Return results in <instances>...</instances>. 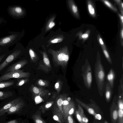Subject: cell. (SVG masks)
I'll return each mask as SVG.
<instances>
[{
  "label": "cell",
  "mask_w": 123,
  "mask_h": 123,
  "mask_svg": "<svg viewBox=\"0 0 123 123\" xmlns=\"http://www.w3.org/2000/svg\"><path fill=\"white\" fill-rule=\"evenodd\" d=\"M103 52L106 57L107 58H109V55L107 51L105 50H104Z\"/></svg>",
  "instance_id": "obj_35"
},
{
  "label": "cell",
  "mask_w": 123,
  "mask_h": 123,
  "mask_svg": "<svg viewBox=\"0 0 123 123\" xmlns=\"http://www.w3.org/2000/svg\"><path fill=\"white\" fill-rule=\"evenodd\" d=\"M107 79L109 81H111L114 78V75L113 74L111 73H110L107 75Z\"/></svg>",
  "instance_id": "obj_30"
},
{
  "label": "cell",
  "mask_w": 123,
  "mask_h": 123,
  "mask_svg": "<svg viewBox=\"0 0 123 123\" xmlns=\"http://www.w3.org/2000/svg\"><path fill=\"white\" fill-rule=\"evenodd\" d=\"M72 9L74 13H76L77 12V7L74 5H73L72 6Z\"/></svg>",
  "instance_id": "obj_31"
},
{
  "label": "cell",
  "mask_w": 123,
  "mask_h": 123,
  "mask_svg": "<svg viewBox=\"0 0 123 123\" xmlns=\"http://www.w3.org/2000/svg\"><path fill=\"white\" fill-rule=\"evenodd\" d=\"M99 41L101 45H103L104 44L103 42L102 41V39L100 38L99 39Z\"/></svg>",
  "instance_id": "obj_42"
},
{
  "label": "cell",
  "mask_w": 123,
  "mask_h": 123,
  "mask_svg": "<svg viewBox=\"0 0 123 123\" xmlns=\"http://www.w3.org/2000/svg\"><path fill=\"white\" fill-rule=\"evenodd\" d=\"M8 51V49L0 54V62L6 55Z\"/></svg>",
  "instance_id": "obj_26"
},
{
  "label": "cell",
  "mask_w": 123,
  "mask_h": 123,
  "mask_svg": "<svg viewBox=\"0 0 123 123\" xmlns=\"http://www.w3.org/2000/svg\"></svg>",
  "instance_id": "obj_52"
},
{
  "label": "cell",
  "mask_w": 123,
  "mask_h": 123,
  "mask_svg": "<svg viewBox=\"0 0 123 123\" xmlns=\"http://www.w3.org/2000/svg\"><path fill=\"white\" fill-rule=\"evenodd\" d=\"M28 72H24L21 70L14 71L4 74L0 76V82L9 80L11 78H26L29 75Z\"/></svg>",
  "instance_id": "obj_3"
},
{
  "label": "cell",
  "mask_w": 123,
  "mask_h": 123,
  "mask_svg": "<svg viewBox=\"0 0 123 123\" xmlns=\"http://www.w3.org/2000/svg\"><path fill=\"white\" fill-rule=\"evenodd\" d=\"M43 61L45 64L47 66H50L49 61L48 58L45 55H43Z\"/></svg>",
  "instance_id": "obj_22"
},
{
  "label": "cell",
  "mask_w": 123,
  "mask_h": 123,
  "mask_svg": "<svg viewBox=\"0 0 123 123\" xmlns=\"http://www.w3.org/2000/svg\"><path fill=\"white\" fill-rule=\"evenodd\" d=\"M118 108L119 109L123 110V103L122 100H120L118 102Z\"/></svg>",
  "instance_id": "obj_28"
},
{
  "label": "cell",
  "mask_w": 123,
  "mask_h": 123,
  "mask_svg": "<svg viewBox=\"0 0 123 123\" xmlns=\"http://www.w3.org/2000/svg\"><path fill=\"white\" fill-rule=\"evenodd\" d=\"M117 107L113 104L111 107L110 114L111 123H116L118 118Z\"/></svg>",
  "instance_id": "obj_12"
},
{
  "label": "cell",
  "mask_w": 123,
  "mask_h": 123,
  "mask_svg": "<svg viewBox=\"0 0 123 123\" xmlns=\"http://www.w3.org/2000/svg\"><path fill=\"white\" fill-rule=\"evenodd\" d=\"M120 97H121V96H120ZM120 98H121V97H120Z\"/></svg>",
  "instance_id": "obj_50"
},
{
  "label": "cell",
  "mask_w": 123,
  "mask_h": 123,
  "mask_svg": "<svg viewBox=\"0 0 123 123\" xmlns=\"http://www.w3.org/2000/svg\"><path fill=\"white\" fill-rule=\"evenodd\" d=\"M18 121L16 120H13L9 121L6 123H18Z\"/></svg>",
  "instance_id": "obj_40"
},
{
  "label": "cell",
  "mask_w": 123,
  "mask_h": 123,
  "mask_svg": "<svg viewBox=\"0 0 123 123\" xmlns=\"http://www.w3.org/2000/svg\"><path fill=\"white\" fill-rule=\"evenodd\" d=\"M24 104L20 101L16 104L10 107L6 112L8 114H11L18 113L23 107Z\"/></svg>",
  "instance_id": "obj_10"
},
{
  "label": "cell",
  "mask_w": 123,
  "mask_h": 123,
  "mask_svg": "<svg viewBox=\"0 0 123 123\" xmlns=\"http://www.w3.org/2000/svg\"><path fill=\"white\" fill-rule=\"evenodd\" d=\"M3 19L1 18H0V24L3 22Z\"/></svg>",
  "instance_id": "obj_44"
},
{
  "label": "cell",
  "mask_w": 123,
  "mask_h": 123,
  "mask_svg": "<svg viewBox=\"0 0 123 123\" xmlns=\"http://www.w3.org/2000/svg\"><path fill=\"white\" fill-rule=\"evenodd\" d=\"M63 115L65 121L68 115H71L74 113L75 107L74 104L67 100H64L62 102Z\"/></svg>",
  "instance_id": "obj_5"
},
{
  "label": "cell",
  "mask_w": 123,
  "mask_h": 123,
  "mask_svg": "<svg viewBox=\"0 0 123 123\" xmlns=\"http://www.w3.org/2000/svg\"><path fill=\"white\" fill-rule=\"evenodd\" d=\"M121 35L122 38H123V30H122L121 32Z\"/></svg>",
  "instance_id": "obj_46"
},
{
  "label": "cell",
  "mask_w": 123,
  "mask_h": 123,
  "mask_svg": "<svg viewBox=\"0 0 123 123\" xmlns=\"http://www.w3.org/2000/svg\"><path fill=\"white\" fill-rule=\"evenodd\" d=\"M103 1L105 4L108 7L111 8H112L111 4L107 0H103Z\"/></svg>",
  "instance_id": "obj_32"
},
{
  "label": "cell",
  "mask_w": 123,
  "mask_h": 123,
  "mask_svg": "<svg viewBox=\"0 0 123 123\" xmlns=\"http://www.w3.org/2000/svg\"><path fill=\"white\" fill-rule=\"evenodd\" d=\"M12 94L11 92L0 91V100L12 96Z\"/></svg>",
  "instance_id": "obj_17"
},
{
  "label": "cell",
  "mask_w": 123,
  "mask_h": 123,
  "mask_svg": "<svg viewBox=\"0 0 123 123\" xmlns=\"http://www.w3.org/2000/svg\"><path fill=\"white\" fill-rule=\"evenodd\" d=\"M98 77L101 80H103L104 77V73L102 71H100L98 74Z\"/></svg>",
  "instance_id": "obj_27"
},
{
  "label": "cell",
  "mask_w": 123,
  "mask_h": 123,
  "mask_svg": "<svg viewBox=\"0 0 123 123\" xmlns=\"http://www.w3.org/2000/svg\"><path fill=\"white\" fill-rule=\"evenodd\" d=\"M86 78L88 83L91 84L92 81V74L91 72H89L87 74Z\"/></svg>",
  "instance_id": "obj_25"
},
{
  "label": "cell",
  "mask_w": 123,
  "mask_h": 123,
  "mask_svg": "<svg viewBox=\"0 0 123 123\" xmlns=\"http://www.w3.org/2000/svg\"><path fill=\"white\" fill-rule=\"evenodd\" d=\"M53 57L55 62L62 66L67 64L69 58V55L63 52L55 54L53 55Z\"/></svg>",
  "instance_id": "obj_6"
},
{
  "label": "cell",
  "mask_w": 123,
  "mask_h": 123,
  "mask_svg": "<svg viewBox=\"0 0 123 123\" xmlns=\"http://www.w3.org/2000/svg\"><path fill=\"white\" fill-rule=\"evenodd\" d=\"M18 81L16 84V86H20L23 85L27 81V79H21L19 80L18 79Z\"/></svg>",
  "instance_id": "obj_21"
},
{
  "label": "cell",
  "mask_w": 123,
  "mask_h": 123,
  "mask_svg": "<svg viewBox=\"0 0 123 123\" xmlns=\"http://www.w3.org/2000/svg\"><path fill=\"white\" fill-rule=\"evenodd\" d=\"M29 52L31 57V59H32V60H33L34 57H35V53L31 49H30Z\"/></svg>",
  "instance_id": "obj_29"
},
{
  "label": "cell",
  "mask_w": 123,
  "mask_h": 123,
  "mask_svg": "<svg viewBox=\"0 0 123 123\" xmlns=\"http://www.w3.org/2000/svg\"></svg>",
  "instance_id": "obj_53"
},
{
  "label": "cell",
  "mask_w": 123,
  "mask_h": 123,
  "mask_svg": "<svg viewBox=\"0 0 123 123\" xmlns=\"http://www.w3.org/2000/svg\"><path fill=\"white\" fill-rule=\"evenodd\" d=\"M34 92L36 94H38L39 92V89L36 87H34L33 89Z\"/></svg>",
  "instance_id": "obj_33"
},
{
  "label": "cell",
  "mask_w": 123,
  "mask_h": 123,
  "mask_svg": "<svg viewBox=\"0 0 123 123\" xmlns=\"http://www.w3.org/2000/svg\"><path fill=\"white\" fill-rule=\"evenodd\" d=\"M27 63V61L25 60L19 61L10 66L6 70L4 74L19 70Z\"/></svg>",
  "instance_id": "obj_7"
},
{
  "label": "cell",
  "mask_w": 123,
  "mask_h": 123,
  "mask_svg": "<svg viewBox=\"0 0 123 123\" xmlns=\"http://www.w3.org/2000/svg\"><path fill=\"white\" fill-rule=\"evenodd\" d=\"M81 118L82 121L84 123H88V120L84 115V111L82 113Z\"/></svg>",
  "instance_id": "obj_24"
},
{
  "label": "cell",
  "mask_w": 123,
  "mask_h": 123,
  "mask_svg": "<svg viewBox=\"0 0 123 123\" xmlns=\"http://www.w3.org/2000/svg\"><path fill=\"white\" fill-rule=\"evenodd\" d=\"M8 49L0 48V54Z\"/></svg>",
  "instance_id": "obj_39"
},
{
  "label": "cell",
  "mask_w": 123,
  "mask_h": 123,
  "mask_svg": "<svg viewBox=\"0 0 123 123\" xmlns=\"http://www.w3.org/2000/svg\"><path fill=\"white\" fill-rule=\"evenodd\" d=\"M9 33L8 35L0 38V48L8 49L9 47L18 43L20 38V33L11 31Z\"/></svg>",
  "instance_id": "obj_1"
},
{
  "label": "cell",
  "mask_w": 123,
  "mask_h": 123,
  "mask_svg": "<svg viewBox=\"0 0 123 123\" xmlns=\"http://www.w3.org/2000/svg\"><path fill=\"white\" fill-rule=\"evenodd\" d=\"M20 45L19 43H17L14 48L9 51V55L4 61L0 64V72L16 59L20 55L22 52L20 48Z\"/></svg>",
  "instance_id": "obj_2"
},
{
  "label": "cell",
  "mask_w": 123,
  "mask_h": 123,
  "mask_svg": "<svg viewBox=\"0 0 123 123\" xmlns=\"http://www.w3.org/2000/svg\"><path fill=\"white\" fill-rule=\"evenodd\" d=\"M7 10L9 15L16 19L20 18L24 14V11L18 6H9L7 8Z\"/></svg>",
  "instance_id": "obj_4"
},
{
  "label": "cell",
  "mask_w": 123,
  "mask_h": 123,
  "mask_svg": "<svg viewBox=\"0 0 123 123\" xmlns=\"http://www.w3.org/2000/svg\"><path fill=\"white\" fill-rule=\"evenodd\" d=\"M77 101L79 104L85 108L90 114L94 116L96 119L98 120L101 119V117L100 115L99 114H97L92 108L79 100H77Z\"/></svg>",
  "instance_id": "obj_9"
},
{
  "label": "cell",
  "mask_w": 123,
  "mask_h": 123,
  "mask_svg": "<svg viewBox=\"0 0 123 123\" xmlns=\"http://www.w3.org/2000/svg\"><path fill=\"white\" fill-rule=\"evenodd\" d=\"M84 111L82 107L80 104L78 105V109L75 111V114L77 118L80 123H84L82 120L81 114Z\"/></svg>",
  "instance_id": "obj_13"
},
{
  "label": "cell",
  "mask_w": 123,
  "mask_h": 123,
  "mask_svg": "<svg viewBox=\"0 0 123 123\" xmlns=\"http://www.w3.org/2000/svg\"><path fill=\"white\" fill-rule=\"evenodd\" d=\"M32 118L35 123H46L39 115L34 114L32 115Z\"/></svg>",
  "instance_id": "obj_16"
},
{
  "label": "cell",
  "mask_w": 123,
  "mask_h": 123,
  "mask_svg": "<svg viewBox=\"0 0 123 123\" xmlns=\"http://www.w3.org/2000/svg\"><path fill=\"white\" fill-rule=\"evenodd\" d=\"M88 10L90 13L92 15H93L95 13V11L93 6L90 4L88 5Z\"/></svg>",
  "instance_id": "obj_20"
},
{
  "label": "cell",
  "mask_w": 123,
  "mask_h": 123,
  "mask_svg": "<svg viewBox=\"0 0 123 123\" xmlns=\"http://www.w3.org/2000/svg\"><path fill=\"white\" fill-rule=\"evenodd\" d=\"M105 123H108L106 121H105Z\"/></svg>",
  "instance_id": "obj_49"
},
{
  "label": "cell",
  "mask_w": 123,
  "mask_h": 123,
  "mask_svg": "<svg viewBox=\"0 0 123 123\" xmlns=\"http://www.w3.org/2000/svg\"><path fill=\"white\" fill-rule=\"evenodd\" d=\"M67 123H74L73 119L71 115H68L65 120Z\"/></svg>",
  "instance_id": "obj_23"
},
{
  "label": "cell",
  "mask_w": 123,
  "mask_h": 123,
  "mask_svg": "<svg viewBox=\"0 0 123 123\" xmlns=\"http://www.w3.org/2000/svg\"><path fill=\"white\" fill-rule=\"evenodd\" d=\"M120 18L121 19V20H122V23H123V16H120Z\"/></svg>",
  "instance_id": "obj_45"
},
{
  "label": "cell",
  "mask_w": 123,
  "mask_h": 123,
  "mask_svg": "<svg viewBox=\"0 0 123 123\" xmlns=\"http://www.w3.org/2000/svg\"><path fill=\"white\" fill-rule=\"evenodd\" d=\"M62 97L59 98L57 101V106L63 115L62 102L64 100Z\"/></svg>",
  "instance_id": "obj_18"
},
{
  "label": "cell",
  "mask_w": 123,
  "mask_h": 123,
  "mask_svg": "<svg viewBox=\"0 0 123 123\" xmlns=\"http://www.w3.org/2000/svg\"><path fill=\"white\" fill-rule=\"evenodd\" d=\"M55 24L54 22H52L50 23L49 25V27L50 28H51L53 27L55 25Z\"/></svg>",
  "instance_id": "obj_37"
},
{
  "label": "cell",
  "mask_w": 123,
  "mask_h": 123,
  "mask_svg": "<svg viewBox=\"0 0 123 123\" xmlns=\"http://www.w3.org/2000/svg\"><path fill=\"white\" fill-rule=\"evenodd\" d=\"M88 37V35L86 33L83 34L81 36V37L83 38H86Z\"/></svg>",
  "instance_id": "obj_38"
},
{
  "label": "cell",
  "mask_w": 123,
  "mask_h": 123,
  "mask_svg": "<svg viewBox=\"0 0 123 123\" xmlns=\"http://www.w3.org/2000/svg\"></svg>",
  "instance_id": "obj_51"
},
{
  "label": "cell",
  "mask_w": 123,
  "mask_h": 123,
  "mask_svg": "<svg viewBox=\"0 0 123 123\" xmlns=\"http://www.w3.org/2000/svg\"><path fill=\"white\" fill-rule=\"evenodd\" d=\"M118 123H123V110L118 108Z\"/></svg>",
  "instance_id": "obj_19"
},
{
  "label": "cell",
  "mask_w": 123,
  "mask_h": 123,
  "mask_svg": "<svg viewBox=\"0 0 123 123\" xmlns=\"http://www.w3.org/2000/svg\"><path fill=\"white\" fill-rule=\"evenodd\" d=\"M20 100L16 98L9 102L0 109V116L4 115L10 107L18 103Z\"/></svg>",
  "instance_id": "obj_11"
},
{
  "label": "cell",
  "mask_w": 123,
  "mask_h": 123,
  "mask_svg": "<svg viewBox=\"0 0 123 123\" xmlns=\"http://www.w3.org/2000/svg\"><path fill=\"white\" fill-rule=\"evenodd\" d=\"M40 86H44L45 85L44 82L42 80H40L38 82Z\"/></svg>",
  "instance_id": "obj_36"
},
{
  "label": "cell",
  "mask_w": 123,
  "mask_h": 123,
  "mask_svg": "<svg viewBox=\"0 0 123 123\" xmlns=\"http://www.w3.org/2000/svg\"><path fill=\"white\" fill-rule=\"evenodd\" d=\"M53 103V102L51 101L45 104L41 105L39 108V110H41L43 113L48 110L52 106Z\"/></svg>",
  "instance_id": "obj_14"
},
{
  "label": "cell",
  "mask_w": 123,
  "mask_h": 123,
  "mask_svg": "<svg viewBox=\"0 0 123 123\" xmlns=\"http://www.w3.org/2000/svg\"><path fill=\"white\" fill-rule=\"evenodd\" d=\"M14 83V81L13 80L6 81H0V89L9 87L13 85Z\"/></svg>",
  "instance_id": "obj_15"
},
{
  "label": "cell",
  "mask_w": 123,
  "mask_h": 123,
  "mask_svg": "<svg viewBox=\"0 0 123 123\" xmlns=\"http://www.w3.org/2000/svg\"><path fill=\"white\" fill-rule=\"evenodd\" d=\"M59 86V84L58 83H56L55 85V87L56 88H58Z\"/></svg>",
  "instance_id": "obj_43"
},
{
  "label": "cell",
  "mask_w": 123,
  "mask_h": 123,
  "mask_svg": "<svg viewBox=\"0 0 123 123\" xmlns=\"http://www.w3.org/2000/svg\"><path fill=\"white\" fill-rule=\"evenodd\" d=\"M110 92L108 91L106 93V97L107 100H109L110 98Z\"/></svg>",
  "instance_id": "obj_34"
},
{
  "label": "cell",
  "mask_w": 123,
  "mask_h": 123,
  "mask_svg": "<svg viewBox=\"0 0 123 123\" xmlns=\"http://www.w3.org/2000/svg\"><path fill=\"white\" fill-rule=\"evenodd\" d=\"M53 118L59 123H63L65 120L63 116L57 106L54 107Z\"/></svg>",
  "instance_id": "obj_8"
},
{
  "label": "cell",
  "mask_w": 123,
  "mask_h": 123,
  "mask_svg": "<svg viewBox=\"0 0 123 123\" xmlns=\"http://www.w3.org/2000/svg\"><path fill=\"white\" fill-rule=\"evenodd\" d=\"M58 39L57 38H56L52 40L51 42L53 43H57L58 42Z\"/></svg>",
  "instance_id": "obj_41"
},
{
  "label": "cell",
  "mask_w": 123,
  "mask_h": 123,
  "mask_svg": "<svg viewBox=\"0 0 123 123\" xmlns=\"http://www.w3.org/2000/svg\"><path fill=\"white\" fill-rule=\"evenodd\" d=\"M121 5H122V8H123V3H122Z\"/></svg>",
  "instance_id": "obj_48"
},
{
  "label": "cell",
  "mask_w": 123,
  "mask_h": 123,
  "mask_svg": "<svg viewBox=\"0 0 123 123\" xmlns=\"http://www.w3.org/2000/svg\"><path fill=\"white\" fill-rule=\"evenodd\" d=\"M71 98H70V97H68V98H67V100L68 101H70V100H71Z\"/></svg>",
  "instance_id": "obj_47"
}]
</instances>
